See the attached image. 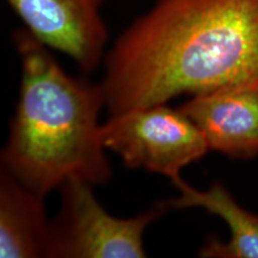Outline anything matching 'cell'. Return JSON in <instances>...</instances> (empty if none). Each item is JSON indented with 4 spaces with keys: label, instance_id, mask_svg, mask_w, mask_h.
Returning a JSON list of instances; mask_svg holds the SVG:
<instances>
[{
    "label": "cell",
    "instance_id": "6da1fadb",
    "mask_svg": "<svg viewBox=\"0 0 258 258\" xmlns=\"http://www.w3.org/2000/svg\"><path fill=\"white\" fill-rule=\"evenodd\" d=\"M258 82V0H157L114 42L101 85L110 116Z\"/></svg>",
    "mask_w": 258,
    "mask_h": 258
},
{
    "label": "cell",
    "instance_id": "7a4b0ae2",
    "mask_svg": "<svg viewBox=\"0 0 258 258\" xmlns=\"http://www.w3.org/2000/svg\"><path fill=\"white\" fill-rule=\"evenodd\" d=\"M21 57V92L2 170L46 196L71 177L93 185L111 178L98 116L105 106L101 83L71 77L50 48L27 29L15 34Z\"/></svg>",
    "mask_w": 258,
    "mask_h": 258
},
{
    "label": "cell",
    "instance_id": "3957f363",
    "mask_svg": "<svg viewBox=\"0 0 258 258\" xmlns=\"http://www.w3.org/2000/svg\"><path fill=\"white\" fill-rule=\"evenodd\" d=\"M93 184L71 177L60 186L61 207L50 221L46 258H144L145 230L169 211L164 202L134 218L105 211Z\"/></svg>",
    "mask_w": 258,
    "mask_h": 258
},
{
    "label": "cell",
    "instance_id": "277c9868",
    "mask_svg": "<svg viewBox=\"0 0 258 258\" xmlns=\"http://www.w3.org/2000/svg\"><path fill=\"white\" fill-rule=\"evenodd\" d=\"M101 139L127 167L160 173L172 183L209 151L198 125L166 103L110 116L101 125Z\"/></svg>",
    "mask_w": 258,
    "mask_h": 258
},
{
    "label": "cell",
    "instance_id": "5b68a950",
    "mask_svg": "<svg viewBox=\"0 0 258 258\" xmlns=\"http://www.w3.org/2000/svg\"><path fill=\"white\" fill-rule=\"evenodd\" d=\"M25 29L44 46L66 54L83 72L105 59L109 32L105 0H6Z\"/></svg>",
    "mask_w": 258,
    "mask_h": 258
},
{
    "label": "cell",
    "instance_id": "8992f818",
    "mask_svg": "<svg viewBox=\"0 0 258 258\" xmlns=\"http://www.w3.org/2000/svg\"><path fill=\"white\" fill-rule=\"evenodd\" d=\"M179 109L198 125L209 150L233 159L258 156V82L194 95Z\"/></svg>",
    "mask_w": 258,
    "mask_h": 258
},
{
    "label": "cell",
    "instance_id": "52a82bcc",
    "mask_svg": "<svg viewBox=\"0 0 258 258\" xmlns=\"http://www.w3.org/2000/svg\"><path fill=\"white\" fill-rule=\"evenodd\" d=\"M44 196L5 170L0 173V257H47L50 237Z\"/></svg>",
    "mask_w": 258,
    "mask_h": 258
},
{
    "label": "cell",
    "instance_id": "ba28073f",
    "mask_svg": "<svg viewBox=\"0 0 258 258\" xmlns=\"http://www.w3.org/2000/svg\"><path fill=\"white\" fill-rule=\"evenodd\" d=\"M179 196L164 202L170 209L202 208L221 218L230 228L226 243L212 235L206 240L199 256L205 258H258V215L247 212L233 199L221 183L198 190L180 178L173 183Z\"/></svg>",
    "mask_w": 258,
    "mask_h": 258
}]
</instances>
